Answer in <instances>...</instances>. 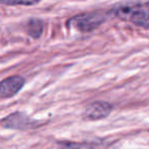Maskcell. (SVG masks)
Masks as SVG:
<instances>
[{
  "instance_id": "ba28073f",
  "label": "cell",
  "mask_w": 149,
  "mask_h": 149,
  "mask_svg": "<svg viewBox=\"0 0 149 149\" xmlns=\"http://www.w3.org/2000/svg\"><path fill=\"white\" fill-rule=\"evenodd\" d=\"M41 0H1V3L9 6L15 5H34L39 3Z\"/></svg>"
},
{
  "instance_id": "3957f363",
  "label": "cell",
  "mask_w": 149,
  "mask_h": 149,
  "mask_svg": "<svg viewBox=\"0 0 149 149\" xmlns=\"http://www.w3.org/2000/svg\"><path fill=\"white\" fill-rule=\"evenodd\" d=\"M1 125H2L3 128L11 129V130L29 131L39 128L42 125V123L40 120H33V118H29L28 116L22 113V112L17 111L10 113L6 118H2Z\"/></svg>"
},
{
  "instance_id": "7a4b0ae2",
  "label": "cell",
  "mask_w": 149,
  "mask_h": 149,
  "mask_svg": "<svg viewBox=\"0 0 149 149\" xmlns=\"http://www.w3.org/2000/svg\"><path fill=\"white\" fill-rule=\"evenodd\" d=\"M105 19V15L101 11H92L81 13L72 17L68 21V25H72L80 32L88 33L97 29L101 24L104 23Z\"/></svg>"
},
{
  "instance_id": "6da1fadb",
  "label": "cell",
  "mask_w": 149,
  "mask_h": 149,
  "mask_svg": "<svg viewBox=\"0 0 149 149\" xmlns=\"http://www.w3.org/2000/svg\"><path fill=\"white\" fill-rule=\"evenodd\" d=\"M114 15L122 21L132 23L138 27L149 29V5L131 4L124 5L113 11Z\"/></svg>"
},
{
  "instance_id": "5b68a950",
  "label": "cell",
  "mask_w": 149,
  "mask_h": 149,
  "mask_svg": "<svg viewBox=\"0 0 149 149\" xmlns=\"http://www.w3.org/2000/svg\"><path fill=\"white\" fill-rule=\"evenodd\" d=\"M25 79L22 76H11L1 82L0 85V97L1 99L11 98L17 95L25 85Z\"/></svg>"
},
{
  "instance_id": "52a82bcc",
  "label": "cell",
  "mask_w": 149,
  "mask_h": 149,
  "mask_svg": "<svg viewBox=\"0 0 149 149\" xmlns=\"http://www.w3.org/2000/svg\"><path fill=\"white\" fill-rule=\"evenodd\" d=\"M84 144L72 141H56L48 149H82Z\"/></svg>"
},
{
  "instance_id": "8992f818",
  "label": "cell",
  "mask_w": 149,
  "mask_h": 149,
  "mask_svg": "<svg viewBox=\"0 0 149 149\" xmlns=\"http://www.w3.org/2000/svg\"><path fill=\"white\" fill-rule=\"evenodd\" d=\"M44 24L39 19H31L27 24V33L34 39H39L43 33Z\"/></svg>"
},
{
  "instance_id": "277c9868",
  "label": "cell",
  "mask_w": 149,
  "mask_h": 149,
  "mask_svg": "<svg viewBox=\"0 0 149 149\" xmlns=\"http://www.w3.org/2000/svg\"><path fill=\"white\" fill-rule=\"evenodd\" d=\"M113 110V105L105 100H95L87 104L83 116L86 120H99L105 118Z\"/></svg>"
}]
</instances>
